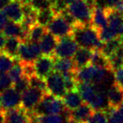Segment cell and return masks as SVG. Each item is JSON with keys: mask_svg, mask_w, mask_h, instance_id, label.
I'll list each match as a JSON object with an SVG mask.
<instances>
[{"mask_svg": "<svg viewBox=\"0 0 123 123\" xmlns=\"http://www.w3.org/2000/svg\"><path fill=\"white\" fill-rule=\"evenodd\" d=\"M13 85H14V82L9 77V74L0 73V94L13 88Z\"/></svg>", "mask_w": 123, "mask_h": 123, "instance_id": "obj_32", "label": "cell"}, {"mask_svg": "<svg viewBox=\"0 0 123 123\" xmlns=\"http://www.w3.org/2000/svg\"><path fill=\"white\" fill-rule=\"evenodd\" d=\"M114 79L115 84L123 90V67L114 72Z\"/></svg>", "mask_w": 123, "mask_h": 123, "instance_id": "obj_35", "label": "cell"}, {"mask_svg": "<svg viewBox=\"0 0 123 123\" xmlns=\"http://www.w3.org/2000/svg\"><path fill=\"white\" fill-rule=\"evenodd\" d=\"M123 46V38L119 36L117 38H115L109 41L104 42L102 45V47L99 51L106 56V57H111L113 54L116 52L120 48Z\"/></svg>", "mask_w": 123, "mask_h": 123, "instance_id": "obj_22", "label": "cell"}, {"mask_svg": "<svg viewBox=\"0 0 123 123\" xmlns=\"http://www.w3.org/2000/svg\"><path fill=\"white\" fill-rule=\"evenodd\" d=\"M66 111L62 99L54 97L46 93L42 99L39 103L32 114L36 116H48V115H61Z\"/></svg>", "mask_w": 123, "mask_h": 123, "instance_id": "obj_2", "label": "cell"}, {"mask_svg": "<svg viewBox=\"0 0 123 123\" xmlns=\"http://www.w3.org/2000/svg\"><path fill=\"white\" fill-rule=\"evenodd\" d=\"M29 82H30V86L31 88H35V89H38L40 90L46 92V80H44L41 78L36 76V74H33L31 77H29Z\"/></svg>", "mask_w": 123, "mask_h": 123, "instance_id": "obj_31", "label": "cell"}, {"mask_svg": "<svg viewBox=\"0 0 123 123\" xmlns=\"http://www.w3.org/2000/svg\"><path fill=\"white\" fill-rule=\"evenodd\" d=\"M106 15L108 19V27L121 36V28L123 25V14L117 12L116 10L105 8Z\"/></svg>", "mask_w": 123, "mask_h": 123, "instance_id": "obj_15", "label": "cell"}, {"mask_svg": "<svg viewBox=\"0 0 123 123\" xmlns=\"http://www.w3.org/2000/svg\"><path fill=\"white\" fill-rule=\"evenodd\" d=\"M28 3L36 12L50 9L52 6L51 0H28Z\"/></svg>", "mask_w": 123, "mask_h": 123, "instance_id": "obj_30", "label": "cell"}, {"mask_svg": "<svg viewBox=\"0 0 123 123\" xmlns=\"http://www.w3.org/2000/svg\"><path fill=\"white\" fill-rule=\"evenodd\" d=\"M108 105L111 108H118L123 102V90L114 84L106 91Z\"/></svg>", "mask_w": 123, "mask_h": 123, "instance_id": "obj_18", "label": "cell"}, {"mask_svg": "<svg viewBox=\"0 0 123 123\" xmlns=\"http://www.w3.org/2000/svg\"><path fill=\"white\" fill-rule=\"evenodd\" d=\"M4 123H31V114L21 107L4 111Z\"/></svg>", "mask_w": 123, "mask_h": 123, "instance_id": "obj_12", "label": "cell"}, {"mask_svg": "<svg viewBox=\"0 0 123 123\" xmlns=\"http://www.w3.org/2000/svg\"><path fill=\"white\" fill-rule=\"evenodd\" d=\"M121 37L123 38V25H122V28H121Z\"/></svg>", "mask_w": 123, "mask_h": 123, "instance_id": "obj_42", "label": "cell"}, {"mask_svg": "<svg viewBox=\"0 0 123 123\" xmlns=\"http://www.w3.org/2000/svg\"><path fill=\"white\" fill-rule=\"evenodd\" d=\"M0 123H4V111L0 110Z\"/></svg>", "mask_w": 123, "mask_h": 123, "instance_id": "obj_40", "label": "cell"}, {"mask_svg": "<svg viewBox=\"0 0 123 123\" xmlns=\"http://www.w3.org/2000/svg\"><path fill=\"white\" fill-rule=\"evenodd\" d=\"M9 21L21 23L24 19L22 4L19 0H12L10 4L3 10Z\"/></svg>", "mask_w": 123, "mask_h": 123, "instance_id": "obj_13", "label": "cell"}, {"mask_svg": "<svg viewBox=\"0 0 123 123\" xmlns=\"http://www.w3.org/2000/svg\"><path fill=\"white\" fill-rule=\"evenodd\" d=\"M39 43L24 41L21 42L18 53V60L24 64H32L38 57L41 56Z\"/></svg>", "mask_w": 123, "mask_h": 123, "instance_id": "obj_4", "label": "cell"}, {"mask_svg": "<svg viewBox=\"0 0 123 123\" xmlns=\"http://www.w3.org/2000/svg\"><path fill=\"white\" fill-rule=\"evenodd\" d=\"M0 98H1V111H6L14 108L20 107L21 94L18 93L14 88H11L1 94Z\"/></svg>", "mask_w": 123, "mask_h": 123, "instance_id": "obj_10", "label": "cell"}, {"mask_svg": "<svg viewBox=\"0 0 123 123\" xmlns=\"http://www.w3.org/2000/svg\"><path fill=\"white\" fill-rule=\"evenodd\" d=\"M54 70L61 74L77 72L74 60L72 58H55Z\"/></svg>", "mask_w": 123, "mask_h": 123, "instance_id": "obj_21", "label": "cell"}, {"mask_svg": "<svg viewBox=\"0 0 123 123\" xmlns=\"http://www.w3.org/2000/svg\"><path fill=\"white\" fill-rule=\"evenodd\" d=\"M46 30L57 39H61L72 36L74 27L71 26L60 14H56L48 25Z\"/></svg>", "mask_w": 123, "mask_h": 123, "instance_id": "obj_8", "label": "cell"}, {"mask_svg": "<svg viewBox=\"0 0 123 123\" xmlns=\"http://www.w3.org/2000/svg\"><path fill=\"white\" fill-rule=\"evenodd\" d=\"M118 108H119V109L121 110V111H123V102H122V104H121V105H120V106H119V107H118Z\"/></svg>", "mask_w": 123, "mask_h": 123, "instance_id": "obj_41", "label": "cell"}, {"mask_svg": "<svg viewBox=\"0 0 123 123\" xmlns=\"http://www.w3.org/2000/svg\"><path fill=\"white\" fill-rule=\"evenodd\" d=\"M54 61V56L41 55L32 64L34 74L41 79H46L53 72Z\"/></svg>", "mask_w": 123, "mask_h": 123, "instance_id": "obj_9", "label": "cell"}, {"mask_svg": "<svg viewBox=\"0 0 123 123\" xmlns=\"http://www.w3.org/2000/svg\"><path fill=\"white\" fill-rule=\"evenodd\" d=\"M8 22H9V19H7L4 12L0 9V31H3V30L5 27V25H7Z\"/></svg>", "mask_w": 123, "mask_h": 123, "instance_id": "obj_36", "label": "cell"}, {"mask_svg": "<svg viewBox=\"0 0 123 123\" xmlns=\"http://www.w3.org/2000/svg\"><path fill=\"white\" fill-rule=\"evenodd\" d=\"M30 87H31V86H30L29 78H28L27 76H24V77L21 78L20 79H19L18 81L14 82V85H13V88L20 94H22L23 93L25 92Z\"/></svg>", "mask_w": 123, "mask_h": 123, "instance_id": "obj_34", "label": "cell"}, {"mask_svg": "<svg viewBox=\"0 0 123 123\" xmlns=\"http://www.w3.org/2000/svg\"><path fill=\"white\" fill-rule=\"evenodd\" d=\"M86 3H88V4H89V5L91 6V7H95L96 4H95V0H84Z\"/></svg>", "mask_w": 123, "mask_h": 123, "instance_id": "obj_39", "label": "cell"}, {"mask_svg": "<svg viewBox=\"0 0 123 123\" xmlns=\"http://www.w3.org/2000/svg\"><path fill=\"white\" fill-rule=\"evenodd\" d=\"M5 41H6V36H4V32L2 31H0V52L3 51V50H4Z\"/></svg>", "mask_w": 123, "mask_h": 123, "instance_id": "obj_37", "label": "cell"}, {"mask_svg": "<svg viewBox=\"0 0 123 123\" xmlns=\"http://www.w3.org/2000/svg\"><path fill=\"white\" fill-rule=\"evenodd\" d=\"M90 64L94 66V67L99 68L111 70V68H110L109 58L106 57L99 50L93 51V55H92V58H91Z\"/></svg>", "mask_w": 123, "mask_h": 123, "instance_id": "obj_25", "label": "cell"}, {"mask_svg": "<svg viewBox=\"0 0 123 123\" xmlns=\"http://www.w3.org/2000/svg\"><path fill=\"white\" fill-rule=\"evenodd\" d=\"M79 46L72 36L58 39L53 56L55 58H73Z\"/></svg>", "mask_w": 123, "mask_h": 123, "instance_id": "obj_6", "label": "cell"}, {"mask_svg": "<svg viewBox=\"0 0 123 123\" xmlns=\"http://www.w3.org/2000/svg\"><path fill=\"white\" fill-rule=\"evenodd\" d=\"M46 32H47V30L46 27L36 24L28 31L26 41H30V42L39 43L43 38V36L46 34Z\"/></svg>", "mask_w": 123, "mask_h": 123, "instance_id": "obj_24", "label": "cell"}, {"mask_svg": "<svg viewBox=\"0 0 123 123\" xmlns=\"http://www.w3.org/2000/svg\"><path fill=\"white\" fill-rule=\"evenodd\" d=\"M15 60L4 51L0 52V73L7 74L14 66Z\"/></svg>", "mask_w": 123, "mask_h": 123, "instance_id": "obj_27", "label": "cell"}, {"mask_svg": "<svg viewBox=\"0 0 123 123\" xmlns=\"http://www.w3.org/2000/svg\"><path fill=\"white\" fill-rule=\"evenodd\" d=\"M56 15V14H55L52 8L44 9V10L37 12L36 18V22L37 25H40L44 26V27L46 28Z\"/></svg>", "mask_w": 123, "mask_h": 123, "instance_id": "obj_26", "label": "cell"}, {"mask_svg": "<svg viewBox=\"0 0 123 123\" xmlns=\"http://www.w3.org/2000/svg\"><path fill=\"white\" fill-rule=\"evenodd\" d=\"M62 99V102L65 106L66 111H74L84 103V99L78 89L68 91Z\"/></svg>", "mask_w": 123, "mask_h": 123, "instance_id": "obj_14", "label": "cell"}, {"mask_svg": "<svg viewBox=\"0 0 123 123\" xmlns=\"http://www.w3.org/2000/svg\"><path fill=\"white\" fill-rule=\"evenodd\" d=\"M46 93V92L40 90L38 89L30 87L25 92L21 94L20 107L25 110L28 113L31 114L41 102Z\"/></svg>", "mask_w": 123, "mask_h": 123, "instance_id": "obj_7", "label": "cell"}, {"mask_svg": "<svg viewBox=\"0 0 123 123\" xmlns=\"http://www.w3.org/2000/svg\"><path fill=\"white\" fill-rule=\"evenodd\" d=\"M93 9L84 0H74L68 9L77 21L78 25H89L92 23Z\"/></svg>", "mask_w": 123, "mask_h": 123, "instance_id": "obj_3", "label": "cell"}, {"mask_svg": "<svg viewBox=\"0 0 123 123\" xmlns=\"http://www.w3.org/2000/svg\"><path fill=\"white\" fill-rule=\"evenodd\" d=\"M91 25L99 31L107 27L108 19L107 15H106L105 8H101L99 6L94 7Z\"/></svg>", "mask_w": 123, "mask_h": 123, "instance_id": "obj_20", "label": "cell"}, {"mask_svg": "<svg viewBox=\"0 0 123 123\" xmlns=\"http://www.w3.org/2000/svg\"><path fill=\"white\" fill-rule=\"evenodd\" d=\"M92 55H93L92 50L79 47L78 49V51H76L74 57H73L76 69L79 70V69L82 68H84L86 66L89 65L91 62Z\"/></svg>", "mask_w": 123, "mask_h": 123, "instance_id": "obj_19", "label": "cell"}, {"mask_svg": "<svg viewBox=\"0 0 123 123\" xmlns=\"http://www.w3.org/2000/svg\"><path fill=\"white\" fill-rule=\"evenodd\" d=\"M58 42V39L50 32H46V34L43 36V38L39 42V46L42 55L46 56H52L54 54L55 49Z\"/></svg>", "mask_w": 123, "mask_h": 123, "instance_id": "obj_17", "label": "cell"}, {"mask_svg": "<svg viewBox=\"0 0 123 123\" xmlns=\"http://www.w3.org/2000/svg\"><path fill=\"white\" fill-rule=\"evenodd\" d=\"M46 92L58 99H62L67 93L63 76L61 74L53 71L46 79Z\"/></svg>", "mask_w": 123, "mask_h": 123, "instance_id": "obj_5", "label": "cell"}, {"mask_svg": "<svg viewBox=\"0 0 123 123\" xmlns=\"http://www.w3.org/2000/svg\"><path fill=\"white\" fill-rule=\"evenodd\" d=\"M87 123H108L105 111H94Z\"/></svg>", "mask_w": 123, "mask_h": 123, "instance_id": "obj_33", "label": "cell"}, {"mask_svg": "<svg viewBox=\"0 0 123 123\" xmlns=\"http://www.w3.org/2000/svg\"><path fill=\"white\" fill-rule=\"evenodd\" d=\"M3 32L6 37H16L22 41H26L27 39V33L23 29L21 23L9 21L3 30Z\"/></svg>", "mask_w": 123, "mask_h": 123, "instance_id": "obj_16", "label": "cell"}, {"mask_svg": "<svg viewBox=\"0 0 123 123\" xmlns=\"http://www.w3.org/2000/svg\"><path fill=\"white\" fill-rule=\"evenodd\" d=\"M94 111V109L90 105L84 102L79 108L74 111H68L66 118L72 120L76 123H87Z\"/></svg>", "mask_w": 123, "mask_h": 123, "instance_id": "obj_11", "label": "cell"}, {"mask_svg": "<svg viewBox=\"0 0 123 123\" xmlns=\"http://www.w3.org/2000/svg\"><path fill=\"white\" fill-rule=\"evenodd\" d=\"M21 42L22 41L19 38L7 37L3 51L14 59H18V53H19V49Z\"/></svg>", "mask_w": 123, "mask_h": 123, "instance_id": "obj_23", "label": "cell"}, {"mask_svg": "<svg viewBox=\"0 0 123 123\" xmlns=\"http://www.w3.org/2000/svg\"><path fill=\"white\" fill-rule=\"evenodd\" d=\"M73 38L79 47L92 50H100L103 42L99 39V31L92 25H77L74 27Z\"/></svg>", "mask_w": 123, "mask_h": 123, "instance_id": "obj_1", "label": "cell"}, {"mask_svg": "<svg viewBox=\"0 0 123 123\" xmlns=\"http://www.w3.org/2000/svg\"><path fill=\"white\" fill-rule=\"evenodd\" d=\"M0 110H1V98H0Z\"/></svg>", "mask_w": 123, "mask_h": 123, "instance_id": "obj_43", "label": "cell"}, {"mask_svg": "<svg viewBox=\"0 0 123 123\" xmlns=\"http://www.w3.org/2000/svg\"><path fill=\"white\" fill-rule=\"evenodd\" d=\"M105 111L108 117V123H123V111L119 108L108 107Z\"/></svg>", "mask_w": 123, "mask_h": 123, "instance_id": "obj_29", "label": "cell"}, {"mask_svg": "<svg viewBox=\"0 0 123 123\" xmlns=\"http://www.w3.org/2000/svg\"><path fill=\"white\" fill-rule=\"evenodd\" d=\"M9 75L14 83L18 81L19 79H20L21 78H23L24 76H25V75L24 65H23L22 62H20L19 60L16 59L14 66H13L12 68L9 70Z\"/></svg>", "mask_w": 123, "mask_h": 123, "instance_id": "obj_28", "label": "cell"}, {"mask_svg": "<svg viewBox=\"0 0 123 123\" xmlns=\"http://www.w3.org/2000/svg\"><path fill=\"white\" fill-rule=\"evenodd\" d=\"M12 0H0V9L1 10H4V8L7 7Z\"/></svg>", "mask_w": 123, "mask_h": 123, "instance_id": "obj_38", "label": "cell"}]
</instances>
